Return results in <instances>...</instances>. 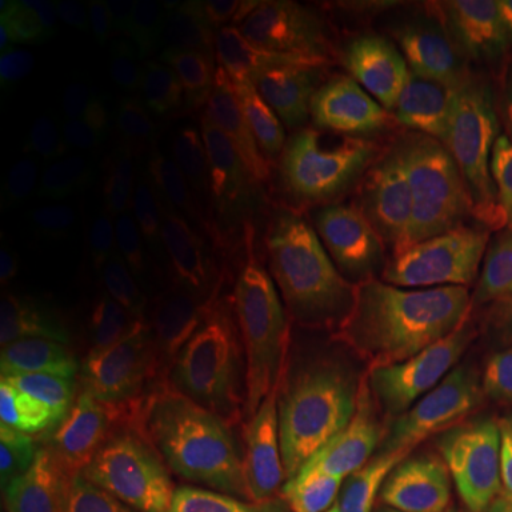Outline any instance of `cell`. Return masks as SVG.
I'll return each instance as SVG.
<instances>
[{"label":"cell","mask_w":512,"mask_h":512,"mask_svg":"<svg viewBox=\"0 0 512 512\" xmlns=\"http://www.w3.org/2000/svg\"><path fill=\"white\" fill-rule=\"evenodd\" d=\"M402 265L416 308V473L441 501L464 493L481 456L501 467L512 424V359L467 288L410 228Z\"/></svg>","instance_id":"obj_1"},{"label":"cell","mask_w":512,"mask_h":512,"mask_svg":"<svg viewBox=\"0 0 512 512\" xmlns=\"http://www.w3.org/2000/svg\"><path fill=\"white\" fill-rule=\"evenodd\" d=\"M404 228L461 279L495 342L512 359V276L481 217L467 165L441 131L433 134L430 174Z\"/></svg>","instance_id":"obj_2"},{"label":"cell","mask_w":512,"mask_h":512,"mask_svg":"<svg viewBox=\"0 0 512 512\" xmlns=\"http://www.w3.org/2000/svg\"><path fill=\"white\" fill-rule=\"evenodd\" d=\"M291 339L316 390L359 421L387 456L416 473V433L350 322L328 313L311 296L293 313Z\"/></svg>","instance_id":"obj_3"},{"label":"cell","mask_w":512,"mask_h":512,"mask_svg":"<svg viewBox=\"0 0 512 512\" xmlns=\"http://www.w3.org/2000/svg\"><path fill=\"white\" fill-rule=\"evenodd\" d=\"M114 15L100 0H3L0 49L32 89H86L114 63Z\"/></svg>","instance_id":"obj_4"},{"label":"cell","mask_w":512,"mask_h":512,"mask_svg":"<svg viewBox=\"0 0 512 512\" xmlns=\"http://www.w3.org/2000/svg\"><path fill=\"white\" fill-rule=\"evenodd\" d=\"M433 60L419 52L399 18V0L362 3L333 23L322 74L325 100L399 103L433 114Z\"/></svg>","instance_id":"obj_5"},{"label":"cell","mask_w":512,"mask_h":512,"mask_svg":"<svg viewBox=\"0 0 512 512\" xmlns=\"http://www.w3.org/2000/svg\"><path fill=\"white\" fill-rule=\"evenodd\" d=\"M319 123L345 134L356 148L379 217H407L419 200L433 157V114L399 103L325 100Z\"/></svg>","instance_id":"obj_6"},{"label":"cell","mask_w":512,"mask_h":512,"mask_svg":"<svg viewBox=\"0 0 512 512\" xmlns=\"http://www.w3.org/2000/svg\"><path fill=\"white\" fill-rule=\"evenodd\" d=\"M279 188L293 220L313 234L345 231L370 208V185L356 148L319 120H291Z\"/></svg>","instance_id":"obj_7"},{"label":"cell","mask_w":512,"mask_h":512,"mask_svg":"<svg viewBox=\"0 0 512 512\" xmlns=\"http://www.w3.org/2000/svg\"><path fill=\"white\" fill-rule=\"evenodd\" d=\"M350 328L362 339L384 384L416 433V308L402 259L367 251L356 259L345 285Z\"/></svg>","instance_id":"obj_8"},{"label":"cell","mask_w":512,"mask_h":512,"mask_svg":"<svg viewBox=\"0 0 512 512\" xmlns=\"http://www.w3.org/2000/svg\"><path fill=\"white\" fill-rule=\"evenodd\" d=\"M191 330L168 311H134L103 322L80 353L77 396L131 399L160 387L183 367Z\"/></svg>","instance_id":"obj_9"},{"label":"cell","mask_w":512,"mask_h":512,"mask_svg":"<svg viewBox=\"0 0 512 512\" xmlns=\"http://www.w3.org/2000/svg\"><path fill=\"white\" fill-rule=\"evenodd\" d=\"M234 259L245 291H251L271 316L296 313L313 296L319 256L274 191L242 194L234 211Z\"/></svg>","instance_id":"obj_10"},{"label":"cell","mask_w":512,"mask_h":512,"mask_svg":"<svg viewBox=\"0 0 512 512\" xmlns=\"http://www.w3.org/2000/svg\"><path fill=\"white\" fill-rule=\"evenodd\" d=\"M271 313L242 285L214 319L205 356L208 419L228 436L259 421L271 382Z\"/></svg>","instance_id":"obj_11"},{"label":"cell","mask_w":512,"mask_h":512,"mask_svg":"<svg viewBox=\"0 0 512 512\" xmlns=\"http://www.w3.org/2000/svg\"><path fill=\"white\" fill-rule=\"evenodd\" d=\"M433 123L467 165H512V89L473 52L456 49L433 63Z\"/></svg>","instance_id":"obj_12"},{"label":"cell","mask_w":512,"mask_h":512,"mask_svg":"<svg viewBox=\"0 0 512 512\" xmlns=\"http://www.w3.org/2000/svg\"><path fill=\"white\" fill-rule=\"evenodd\" d=\"M316 387V384H313ZM325 433V495L333 512H421L407 470L387 456L359 421L319 390Z\"/></svg>","instance_id":"obj_13"},{"label":"cell","mask_w":512,"mask_h":512,"mask_svg":"<svg viewBox=\"0 0 512 512\" xmlns=\"http://www.w3.org/2000/svg\"><path fill=\"white\" fill-rule=\"evenodd\" d=\"M265 430L293 490L311 504L319 501L325 495L322 410L316 387L291 336L276 345L271 382L265 393Z\"/></svg>","instance_id":"obj_14"},{"label":"cell","mask_w":512,"mask_h":512,"mask_svg":"<svg viewBox=\"0 0 512 512\" xmlns=\"http://www.w3.org/2000/svg\"><path fill=\"white\" fill-rule=\"evenodd\" d=\"M330 32L333 23L316 3L308 0L271 3L259 77L274 94L282 120L311 109L316 94H322Z\"/></svg>","instance_id":"obj_15"},{"label":"cell","mask_w":512,"mask_h":512,"mask_svg":"<svg viewBox=\"0 0 512 512\" xmlns=\"http://www.w3.org/2000/svg\"><path fill=\"white\" fill-rule=\"evenodd\" d=\"M274 94L256 74H231L220 94V148L225 163L259 191L282 183L288 128Z\"/></svg>","instance_id":"obj_16"},{"label":"cell","mask_w":512,"mask_h":512,"mask_svg":"<svg viewBox=\"0 0 512 512\" xmlns=\"http://www.w3.org/2000/svg\"><path fill=\"white\" fill-rule=\"evenodd\" d=\"M43 302L83 313L92 322H111L137 311L143 296L134 291L126 256L117 254L114 239L103 228H86L66 245Z\"/></svg>","instance_id":"obj_17"},{"label":"cell","mask_w":512,"mask_h":512,"mask_svg":"<svg viewBox=\"0 0 512 512\" xmlns=\"http://www.w3.org/2000/svg\"><path fill=\"white\" fill-rule=\"evenodd\" d=\"M52 439L57 456L74 476L94 481L137 476L154 447L148 416L128 407L74 413L57 424Z\"/></svg>","instance_id":"obj_18"},{"label":"cell","mask_w":512,"mask_h":512,"mask_svg":"<svg viewBox=\"0 0 512 512\" xmlns=\"http://www.w3.org/2000/svg\"><path fill=\"white\" fill-rule=\"evenodd\" d=\"M77 325L63 313H49L23 330L3 373L0 419L3 424L35 416L57 393L74 384L77 373Z\"/></svg>","instance_id":"obj_19"},{"label":"cell","mask_w":512,"mask_h":512,"mask_svg":"<svg viewBox=\"0 0 512 512\" xmlns=\"http://www.w3.org/2000/svg\"><path fill=\"white\" fill-rule=\"evenodd\" d=\"M231 504V436L205 416L177 453L174 507L177 512H225Z\"/></svg>","instance_id":"obj_20"},{"label":"cell","mask_w":512,"mask_h":512,"mask_svg":"<svg viewBox=\"0 0 512 512\" xmlns=\"http://www.w3.org/2000/svg\"><path fill=\"white\" fill-rule=\"evenodd\" d=\"M72 117L57 100L26 97L0 109V177L18 185L32 168L49 160L66 143Z\"/></svg>","instance_id":"obj_21"},{"label":"cell","mask_w":512,"mask_h":512,"mask_svg":"<svg viewBox=\"0 0 512 512\" xmlns=\"http://www.w3.org/2000/svg\"><path fill=\"white\" fill-rule=\"evenodd\" d=\"M123 256L134 291L157 302H183L202 291L217 271L165 239H131Z\"/></svg>","instance_id":"obj_22"},{"label":"cell","mask_w":512,"mask_h":512,"mask_svg":"<svg viewBox=\"0 0 512 512\" xmlns=\"http://www.w3.org/2000/svg\"><path fill=\"white\" fill-rule=\"evenodd\" d=\"M200 191L185 183L171 163H143L126 183V228L128 239H160L180 220L188 202Z\"/></svg>","instance_id":"obj_23"},{"label":"cell","mask_w":512,"mask_h":512,"mask_svg":"<svg viewBox=\"0 0 512 512\" xmlns=\"http://www.w3.org/2000/svg\"><path fill=\"white\" fill-rule=\"evenodd\" d=\"M265 421L231 436V481L242 512H288V481Z\"/></svg>","instance_id":"obj_24"},{"label":"cell","mask_w":512,"mask_h":512,"mask_svg":"<svg viewBox=\"0 0 512 512\" xmlns=\"http://www.w3.org/2000/svg\"><path fill=\"white\" fill-rule=\"evenodd\" d=\"M481 6L484 0H399V18L419 52L436 63L439 57L456 52V46L467 52Z\"/></svg>","instance_id":"obj_25"},{"label":"cell","mask_w":512,"mask_h":512,"mask_svg":"<svg viewBox=\"0 0 512 512\" xmlns=\"http://www.w3.org/2000/svg\"><path fill=\"white\" fill-rule=\"evenodd\" d=\"M174 12L180 23V49L188 77L200 92H211L217 80L231 72L217 12L211 0H177Z\"/></svg>","instance_id":"obj_26"},{"label":"cell","mask_w":512,"mask_h":512,"mask_svg":"<svg viewBox=\"0 0 512 512\" xmlns=\"http://www.w3.org/2000/svg\"><path fill=\"white\" fill-rule=\"evenodd\" d=\"M111 15L117 37L134 52L151 57L160 66L183 60L180 23L174 6L168 9L154 0H117L111 3Z\"/></svg>","instance_id":"obj_27"},{"label":"cell","mask_w":512,"mask_h":512,"mask_svg":"<svg viewBox=\"0 0 512 512\" xmlns=\"http://www.w3.org/2000/svg\"><path fill=\"white\" fill-rule=\"evenodd\" d=\"M274 0H211L225 37V57L234 74L262 72L265 29Z\"/></svg>","instance_id":"obj_28"},{"label":"cell","mask_w":512,"mask_h":512,"mask_svg":"<svg viewBox=\"0 0 512 512\" xmlns=\"http://www.w3.org/2000/svg\"><path fill=\"white\" fill-rule=\"evenodd\" d=\"M467 174L481 217L512 276V174L501 163L467 165Z\"/></svg>","instance_id":"obj_29"},{"label":"cell","mask_w":512,"mask_h":512,"mask_svg":"<svg viewBox=\"0 0 512 512\" xmlns=\"http://www.w3.org/2000/svg\"><path fill=\"white\" fill-rule=\"evenodd\" d=\"M478 60L487 72L493 74L498 83L512 89V20H507L498 35L478 52Z\"/></svg>","instance_id":"obj_30"},{"label":"cell","mask_w":512,"mask_h":512,"mask_svg":"<svg viewBox=\"0 0 512 512\" xmlns=\"http://www.w3.org/2000/svg\"><path fill=\"white\" fill-rule=\"evenodd\" d=\"M0 512H35V507H32V504H26L18 493L3 490V498H0Z\"/></svg>","instance_id":"obj_31"},{"label":"cell","mask_w":512,"mask_h":512,"mask_svg":"<svg viewBox=\"0 0 512 512\" xmlns=\"http://www.w3.org/2000/svg\"><path fill=\"white\" fill-rule=\"evenodd\" d=\"M225 512H242V510H239V504H237V501H234V504H231V507H228V510H225Z\"/></svg>","instance_id":"obj_32"},{"label":"cell","mask_w":512,"mask_h":512,"mask_svg":"<svg viewBox=\"0 0 512 512\" xmlns=\"http://www.w3.org/2000/svg\"><path fill=\"white\" fill-rule=\"evenodd\" d=\"M498 512H507V510H504V507H501V504H498Z\"/></svg>","instance_id":"obj_33"},{"label":"cell","mask_w":512,"mask_h":512,"mask_svg":"<svg viewBox=\"0 0 512 512\" xmlns=\"http://www.w3.org/2000/svg\"><path fill=\"white\" fill-rule=\"evenodd\" d=\"M507 171H510V174H512V165H510V168H507Z\"/></svg>","instance_id":"obj_34"}]
</instances>
